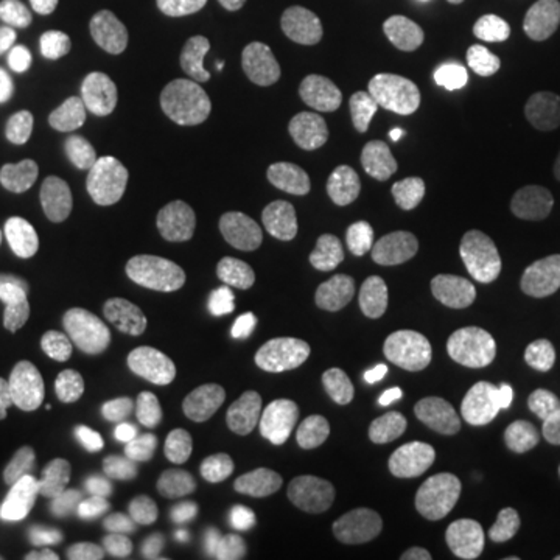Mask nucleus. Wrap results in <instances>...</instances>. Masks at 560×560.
<instances>
[{
    "label": "nucleus",
    "mask_w": 560,
    "mask_h": 560,
    "mask_svg": "<svg viewBox=\"0 0 560 560\" xmlns=\"http://www.w3.org/2000/svg\"><path fill=\"white\" fill-rule=\"evenodd\" d=\"M178 54L187 81L209 103L221 109H237L253 97L256 60L228 25L215 20L197 22L180 38Z\"/></svg>",
    "instance_id": "7"
},
{
    "label": "nucleus",
    "mask_w": 560,
    "mask_h": 560,
    "mask_svg": "<svg viewBox=\"0 0 560 560\" xmlns=\"http://www.w3.org/2000/svg\"><path fill=\"white\" fill-rule=\"evenodd\" d=\"M0 486H3V460H0Z\"/></svg>",
    "instance_id": "28"
},
{
    "label": "nucleus",
    "mask_w": 560,
    "mask_h": 560,
    "mask_svg": "<svg viewBox=\"0 0 560 560\" xmlns=\"http://www.w3.org/2000/svg\"><path fill=\"white\" fill-rule=\"evenodd\" d=\"M25 160L7 138H0V206H10L25 194Z\"/></svg>",
    "instance_id": "22"
},
{
    "label": "nucleus",
    "mask_w": 560,
    "mask_h": 560,
    "mask_svg": "<svg viewBox=\"0 0 560 560\" xmlns=\"http://www.w3.org/2000/svg\"><path fill=\"white\" fill-rule=\"evenodd\" d=\"M79 91L84 113L94 119H119L138 106L143 94L138 72L116 60L91 62L81 72Z\"/></svg>",
    "instance_id": "16"
},
{
    "label": "nucleus",
    "mask_w": 560,
    "mask_h": 560,
    "mask_svg": "<svg viewBox=\"0 0 560 560\" xmlns=\"http://www.w3.org/2000/svg\"><path fill=\"white\" fill-rule=\"evenodd\" d=\"M482 131L508 168L541 172L560 156V131L548 106L526 84H501L482 109Z\"/></svg>",
    "instance_id": "3"
},
{
    "label": "nucleus",
    "mask_w": 560,
    "mask_h": 560,
    "mask_svg": "<svg viewBox=\"0 0 560 560\" xmlns=\"http://www.w3.org/2000/svg\"><path fill=\"white\" fill-rule=\"evenodd\" d=\"M81 408L91 433L106 445L135 440L143 423V386L131 361L116 352H97L81 371Z\"/></svg>",
    "instance_id": "9"
},
{
    "label": "nucleus",
    "mask_w": 560,
    "mask_h": 560,
    "mask_svg": "<svg viewBox=\"0 0 560 560\" xmlns=\"http://www.w3.org/2000/svg\"><path fill=\"white\" fill-rule=\"evenodd\" d=\"M411 7L415 0H315L318 20L342 35H361L396 25Z\"/></svg>",
    "instance_id": "19"
},
{
    "label": "nucleus",
    "mask_w": 560,
    "mask_h": 560,
    "mask_svg": "<svg viewBox=\"0 0 560 560\" xmlns=\"http://www.w3.org/2000/svg\"><path fill=\"white\" fill-rule=\"evenodd\" d=\"M256 368V340L241 320L206 312L184 330L175 349V383L197 411H224L237 405Z\"/></svg>",
    "instance_id": "2"
},
{
    "label": "nucleus",
    "mask_w": 560,
    "mask_h": 560,
    "mask_svg": "<svg viewBox=\"0 0 560 560\" xmlns=\"http://www.w3.org/2000/svg\"><path fill=\"white\" fill-rule=\"evenodd\" d=\"M0 560H47L35 551H22V548H0Z\"/></svg>",
    "instance_id": "27"
},
{
    "label": "nucleus",
    "mask_w": 560,
    "mask_h": 560,
    "mask_svg": "<svg viewBox=\"0 0 560 560\" xmlns=\"http://www.w3.org/2000/svg\"><path fill=\"white\" fill-rule=\"evenodd\" d=\"M420 101V84L408 72H386L371 84L361 106V135L393 165H408L420 147L408 138V113Z\"/></svg>",
    "instance_id": "11"
},
{
    "label": "nucleus",
    "mask_w": 560,
    "mask_h": 560,
    "mask_svg": "<svg viewBox=\"0 0 560 560\" xmlns=\"http://www.w3.org/2000/svg\"><path fill=\"white\" fill-rule=\"evenodd\" d=\"M234 172L212 147L184 143L162 168V197L190 231H219L234 212Z\"/></svg>",
    "instance_id": "6"
},
{
    "label": "nucleus",
    "mask_w": 560,
    "mask_h": 560,
    "mask_svg": "<svg viewBox=\"0 0 560 560\" xmlns=\"http://www.w3.org/2000/svg\"><path fill=\"white\" fill-rule=\"evenodd\" d=\"M523 442L529 458L539 464L548 477L560 480V399L539 405L523 427Z\"/></svg>",
    "instance_id": "20"
},
{
    "label": "nucleus",
    "mask_w": 560,
    "mask_h": 560,
    "mask_svg": "<svg viewBox=\"0 0 560 560\" xmlns=\"http://www.w3.org/2000/svg\"><path fill=\"white\" fill-rule=\"evenodd\" d=\"M320 212L334 234L364 253L399 249L420 231L423 206L411 180L386 160H349L320 187Z\"/></svg>",
    "instance_id": "1"
},
{
    "label": "nucleus",
    "mask_w": 560,
    "mask_h": 560,
    "mask_svg": "<svg viewBox=\"0 0 560 560\" xmlns=\"http://www.w3.org/2000/svg\"><path fill=\"white\" fill-rule=\"evenodd\" d=\"M10 474L22 501L40 517H60L79 499V477L69 455L40 433H22L10 445Z\"/></svg>",
    "instance_id": "10"
},
{
    "label": "nucleus",
    "mask_w": 560,
    "mask_h": 560,
    "mask_svg": "<svg viewBox=\"0 0 560 560\" xmlns=\"http://www.w3.org/2000/svg\"><path fill=\"white\" fill-rule=\"evenodd\" d=\"M128 300L140 324L160 340H180L194 324V305L187 293L162 271H140L128 287Z\"/></svg>",
    "instance_id": "14"
},
{
    "label": "nucleus",
    "mask_w": 560,
    "mask_h": 560,
    "mask_svg": "<svg viewBox=\"0 0 560 560\" xmlns=\"http://www.w3.org/2000/svg\"><path fill=\"white\" fill-rule=\"evenodd\" d=\"M393 433L368 401H342L315 427V458L337 482H374L386 474Z\"/></svg>",
    "instance_id": "4"
},
{
    "label": "nucleus",
    "mask_w": 560,
    "mask_h": 560,
    "mask_svg": "<svg viewBox=\"0 0 560 560\" xmlns=\"http://www.w3.org/2000/svg\"><path fill=\"white\" fill-rule=\"evenodd\" d=\"M261 560H371V545L349 523L315 511H271L253 526Z\"/></svg>",
    "instance_id": "8"
},
{
    "label": "nucleus",
    "mask_w": 560,
    "mask_h": 560,
    "mask_svg": "<svg viewBox=\"0 0 560 560\" xmlns=\"http://www.w3.org/2000/svg\"><path fill=\"white\" fill-rule=\"evenodd\" d=\"M79 349L75 327L62 318L38 327H10L0 340V368L25 386H47L72 364Z\"/></svg>",
    "instance_id": "12"
},
{
    "label": "nucleus",
    "mask_w": 560,
    "mask_h": 560,
    "mask_svg": "<svg viewBox=\"0 0 560 560\" xmlns=\"http://www.w3.org/2000/svg\"><path fill=\"white\" fill-rule=\"evenodd\" d=\"M66 261V231L57 221H38L25 228L20 241L13 243V278L28 290H47L54 287Z\"/></svg>",
    "instance_id": "15"
},
{
    "label": "nucleus",
    "mask_w": 560,
    "mask_h": 560,
    "mask_svg": "<svg viewBox=\"0 0 560 560\" xmlns=\"http://www.w3.org/2000/svg\"><path fill=\"white\" fill-rule=\"evenodd\" d=\"M442 10L455 22H474L480 20L482 13L489 10L492 0H436Z\"/></svg>",
    "instance_id": "26"
},
{
    "label": "nucleus",
    "mask_w": 560,
    "mask_h": 560,
    "mask_svg": "<svg viewBox=\"0 0 560 560\" xmlns=\"http://www.w3.org/2000/svg\"><path fill=\"white\" fill-rule=\"evenodd\" d=\"M433 551L440 560H511L508 539L492 523L448 514L433 533Z\"/></svg>",
    "instance_id": "18"
},
{
    "label": "nucleus",
    "mask_w": 560,
    "mask_h": 560,
    "mask_svg": "<svg viewBox=\"0 0 560 560\" xmlns=\"http://www.w3.org/2000/svg\"><path fill=\"white\" fill-rule=\"evenodd\" d=\"M448 480L480 501H511L526 482L521 452L482 423H455L440 436Z\"/></svg>",
    "instance_id": "5"
},
{
    "label": "nucleus",
    "mask_w": 560,
    "mask_h": 560,
    "mask_svg": "<svg viewBox=\"0 0 560 560\" xmlns=\"http://www.w3.org/2000/svg\"><path fill=\"white\" fill-rule=\"evenodd\" d=\"M0 38L13 50L32 57H54L62 47L60 20L40 0H3L0 3Z\"/></svg>",
    "instance_id": "17"
},
{
    "label": "nucleus",
    "mask_w": 560,
    "mask_h": 560,
    "mask_svg": "<svg viewBox=\"0 0 560 560\" xmlns=\"http://www.w3.org/2000/svg\"><path fill=\"white\" fill-rule=\"evenodd\" d=\"M28 81H32V62L25 60L20 50L0 54V109L22 101Z\"/></svg>",
    "instance_id": "23"
},
{
    "label": "nucleus",
    "mask_w": 560,
    "mask_h": 560,
    "mask_svg": "<svg viewBox=\"0 0 560 560\" xmlns=\"http://www.w3.org/2000/svg\"><path fill=\"white\" fill-rule=\"evenodd\" d=\"M536 361L548 374H555L560 381V324L539 330V337H536Z\"/></svg>",
    "instance_id": "25"
},
{
    "label": "nucleus",
    "mask_w": 560,
    "mask_h": 560,
    "mask_svg": "<svg viewBox=\"0 0 560 560\" xmlns=\"http://www.w3.org/2000/svg\"><path fill=\"white\" fill-rule=\"evenodd\" d=\"M16 128L22 140L44 147L54 143L62 131V106L50 91H28L22 94L20 109H16Z\"/></svg>",
    "instance_id": "21"
},
{
    "label": "nucleus",
    "mask_w": 560,
    "mask_h": 560,
    "mask_svg": "<svg viewBox=\"0 0 560 560\" xmlns=\"http://www.w3.org/2000/svg\"><path fill=\"white\" fill-rule=\"evenodd\" d=\"M172 243V209L160 194H140L97 231L103 256L121 265L150 261Z\"/></svg>",
    "instance_id": "13"
},
{
    "label": "nucleus",
    "mask_w": 560,
    "mask_h": 560,
    "mask_svg": "<svg viewBox=\"0 0 560 560\" xmlns=\"http://www.w3.org/2000/svg\"><path fill=\"white\" fill-rule=\"evenodd\" d=\"M60 7L62 16L84 32L103 28L116 13V0H60Z\"/></svg>",
    "instance_id": "24"
}]
</instances>
